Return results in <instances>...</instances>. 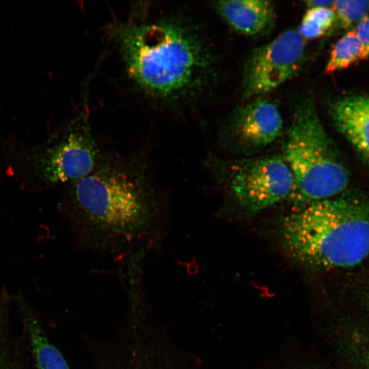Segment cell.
Here are the masks:
<instances>
[{
  "instance_id": "5b68a950",
  "label": "cell",
  "mask_w": 369,
  "mask_h": 369,
  "mask_svg": "<svg viewBox=\"0 0 369 369\" xmlns=\"http://www.w3.org/2000/svg\"><path fill=\"white\" fill-rule=\"evenodd\" d=\"M227 185L236 203L249 213H257L289 197L292 172L280 156L246 159L232 163Z\"/></svg>"
},
{
  "instance_id": "3957f363",
  "label": "cell",
  "mask_w": 369,
  "mask_h": 369,
  "mask_svg": "<svg viewBox=\"0 0 369 369\" xmlns=\"http://www.w3.org/2000/svg\"><path fill=\"white\" fill-rule=\"evenodd\" d=\"M282 245L312 271L355 266L369 256V200L343 193L313 202L282 221Z\"/></svg>"
},
{
  "instance_id": "2e32d148",
  "label": "cell",
  "mask_w": 369,
  "mask_h": 369,
  "mask_svg": "<svg viewBox=\"0 0 369 369\" xmlns=\"http://www.w3.org/2000/svg\"><path fill=\"white\" fill-rule=\"evenodd\" d=\"M353 29L369 51V16L364 18Z\"/></svg>"
},
{
  "instance_id": "8fae6325",
  "label": "cell",
  "mask_w": 369,
  "mask_h": 369,
  "mask_svg": "<svg viewBox=\"0 0 369 369\" xmlns=\"http://www.w3.org/2000/svg\"><path fill=\"white\" fill-rule=\"evenodd\" d=\"M24 324L39 369H70L61 352L50 342L33 316L25 315Z\"/></svg>"
},
{
  "instance_id": "ac0fdd59",
  "label": "cell",
  "mask_w": 369,
  "mask_h": 369,
  "mask_svg": "<svg viewBox=\"0 0 369 369\" xmlns=\"http://www.w3.org/2000/svg\"><path fill=\"white\" fill-rule=\"evenodd\" d=\"M366 303H367L368 308L369 310V288H368V291H367Z\"/></svg>"
},
{
  "instance_id": "277c9868",
  "label": "cell",
  "mask_w": 369,
  "mask_h": 369,
  "mask_svg": "<svg viewBox=\"0 0 369 369\" xmlns=\"http://www.w3.org/2000/svg\"><path fill=\"white\" fill-rule=\"evenodd\" d=\"M283 152L293 178L289 198L295 211L336 197L346 189L348 172L310 100H304L297 107Z\"/></svg>"
},
{
  "instance_id": "ba28073f",
  "label": "cell",
  "mask_w": 369,
  "mask_h": 369,
  "mask_svg": "<svg viewBox=\"0 0 369 369\" xmlns=\"http://www.w3.org/2000/svg\"><path fill=\"white\" fill-rule=\"evenodd\" d=\"M282 128L283 120L277 107L265 99L255 100L238 109L230 125L237 144L252 150L273 142Z\"/></svg>"
},
{
  "instance_id": "7c38bea8",
  "label": "cell",
  "mask_w": 369,
  "mask_h": 369,
  "mask_svg": "<svg viewBox=\"0 0 369 369\" xmlns=\"http://www.w3.org/2000/svg\"><path fill=\"white\" fill-rule=\"evenodd\" d=\"M368 58L369 51L352 29L334 44L325 72L327 74H333Z\"/></svg>"
},
{
  "instance_id": "d6986e66",
  "label": "cell",
  "mask_w": 369,
  "mask_h": 369,
  "mask_svg": "<svg viewBox=\"0 0 369 369\" xmlns=\"http://www.w3.org/2000/svg\"><path fill=\"white\" fill-rule=\"evenodd\" d=\"M0 369H5L1 364H0Z\"/></svg>"
},
{
  "instance_id": "ffe728a7",
  "label": "cell",
  "mask_w": 369,
  "mask_h": 369,
  "mask_svg": "<svg viewBox=\"0 0 369 369\" xmlns=\"http://www.w3.org/2000/svg\"><path fill=\"white\" fill-rule=\"evenodd\" d=\"M309 369H320V368H309Z\"/></svg>"
},
{
  "instance_id": "30bf717a",
  "label": "cell",
  "mask_w": 369,
  "mask_h": 369,
  "mask_svg": "<svg viewBox=\"0 0 369 369\" xmlns=\"http://www.w3.org/2000/svg\"><path fill=\"white\" fill-rule=\"evenodd\" d=\"M215 8L235 31L249 36L267 33L275 20V6L264 0L220 1Z\"/></svg>"
},
{
  "instance_id": "6da1fadb",
  "label": "cell",
  "mask_w": 369,
  "mask_h": 369,
  "mask_svg": "<svg viewBox=\"0 0 369 369\" xmlns=\"http://www.w3.org/2000/svg\"><path fill=\"white\" fill-rule=\"evenodd\" d=\"M67 208L81 245L109 254L154 246L165 217L153 169L139 154H102L91 173L70 184Z\"/></svg>"
},
{
  "instance_id": "8992f818",
  "label": "cell",
  "mask_w": 369,
  "mask_h": 369,
  "mask_svg": "<svg viewBox=\"0 0 369 369\" xmlns=\"http://www.w3.org/2000/svg\"><path fill=\"white\" fill-rule=\"evenodd\" d=\"M305 58V40L295 29L286 30L254 49L245 66L244 96H260L275 90L296 74Z\"/></svg>"
},
{
  "instance_id": "7a4b0ae2",
  "label": "cell",
  "mask_w": 369,
  "mask_h": 369,
  "mask_svg": "<svg viewBox=\"0 0 369 369\" xmlns=\"http://www.w3.org/2000/svg\"><path fill=\"white\" fill-rule=\"evenodd\" d=\"M115 36L126 72L146 93L176 99L203 87L213 57L198 33L174 17L129 20Z\"/></svg>"
},
{
  "instance_id": "9c48e42d",
  "label": "cell",
  "mask_w": 369,
  "mask_h": 369,
  "mask_svg": "<svg viewBox=\"0 0 369 369\" xmlns=\"http://www.w3.org/2000/svg\"><path fill=\"white\" fill-rule=\"evenodd\" d=\"M336 128L369 161V95L340 98L330 105Z\"/></svg>"
},
{
  "instance_id": "52a82bcc",
  "label": "cell",
  "mask_w": 369,
  "mask_h": 369,
  "mask_svg": "<svg viewBox=\"0 0 369 369\" xmlns=\"http://www.w3.org/2000/svg\"><path fill=\"white\" fill-rule=\"evenodd\" d=\"M101 154L88 120L81 118L37 159L35 170L46 184H72L91 173Z\"/></svg>"
},
{
  "instance_id": "e0dca14e",
  "label": "cell",
  "mask_w": 369,
  "mask_h": 369,
  "mask_svg": "<svg viewBox=\"0 0 369 369\" xmlns=\"http://www.w3.org/2000/svg\"><path fill=\"white\" fill-rule=\"evenodd\" d=\"M334 1L328 0H310L305 1L308 8H330L332 7Z\"/></svg>"
},
{
  "instance_id": "4fadbf2b",
  "label": "cell",
  "mask_w": 369,
  "mask_h": 369,
  "mask_svg": "<svg viewBox=\"0 0 369 369\" xmlns=\"http://www.w3.org/2000/svg\"><path fill=\"white\" fill-rule=\"evenodd\" d=\"M336 22V16L329 8H308L304 14L298 31L304 40L323 36Z\"/></svg>"
},
{
  "instance_id": "5bb4252c",
  "label": "cell",
  "mask_w": 369,
  "mask_h": 369,
  "mask_svg": "<svg viewBox=\"0 0 369 369\" xmlns=\"http://www.w3.org/2000/svg\"><path fill=\"white\" fill-rule=\"evenodd\" d=\"M344 349L355 369H369V327H359L344 338Z\"/></svg>"
},
{
  "instance_id": "9a60e30c",
  "label": "cell",
  "mask_w": 369,
  "mask_h": 369,
  "mask_svg": "<svg viewBox=\"0 0 369 369\" xmlns=\"http://www.w3.org/2000/svg\"><path fill=\"white\" fill-rule=\"evenodd\" d=\"M332 10L338 26L347 29L368 16L369 1H334Z\"/></svg>"
}]
</instances>
